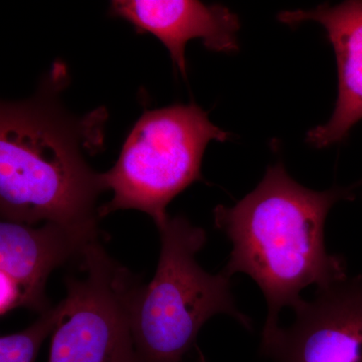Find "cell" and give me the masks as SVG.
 Returning <instances> with one entry per match:
<instances>
[{
  "instance_id": "obj_7",
  "label": "cell",
  "mask_w": 362,
  "mask_h": 362,
  "mask_svg": "<svg viewBox=\"0 0 362 362\" xmlns=\"http://www.w3.org/2000/svg\"><path fill=\"white\" fill-rule=\"evenodd\" d=\"M84 249L65 228L54 223L40 228L1 220L0 223V313L25 307L40 315L52 305L45 296L49 275Z\"/></svg>"
},
{
  "instance_id": "obj_8",
  "label": "cell",
  "mask_w": 362,
  "mask_h": 362,
  "mask_svg": "<svg viewBox=\"0 0 362 362\" xmlns=\"http://www.w3.org/2000/svg\"><path fill=\"white\" fill-rule=\"evenodd\" d=\"M110 13L160 40L185 78V47L189 40L201 39L206 49L216 52L239 49V18L218 4L206 6L192 0H115L111 2Z\"/></svg>"
},
{
  "instance_id": "obj_10",
  "label": "cell",
  "mask_w": 362,
  "mask_h": 362,
  "mask_svg": "<svg viewBox=\"0 0 362 362\" xmlns=\"http://www.w3.org/2000/svg\"><path fill=\"white\" fill-rule=\"evenodd\" d=\"M59 312V305L52 306L37 321L21 332L0 338V362H35L45 338L52 334Z\"/></svg>"
},
{
  "instance_id": "obj_9",
  "label": "cell",
  "mask_w": 362,
  "mask_h": 362,
  "mask_svg": "<svg viewBox=\"0 0 362 362\" xmlns=\"http://www.w3.org/2000/svg\"><path fill=\"white\" fill-rule=\"evenodd\" d=\"M278 18L289 25L315 21L325 28L337 59L338 97L330 120L309 131L307 142L323 148L341 141L362 120L361 0L323 4L311 11H283Z\"/></svg>"
},
{
  "instance_id": "obj_1",
  "label": "cell",
  "mask_w": 362,
  "mask_h": 362,
  "mask_svg": "<svg viewBox=\"0 0 362 362\" xmlns=\"http://www.w3.org/2000/svg\"><path fill=\"white\" fill-rule=\"evenodd\" d=\"M68 70L54 64L37 94L2 102L0 110V213L2 220L65 228L86 249L99 242L103 173L88 156L103 144L104 109L73 115L62 103Z\"/></svg>"
},
{
  "instance_id": "obj_4",
  "label": "cell",
  "mask_w": 362,
  "mask_h": 362,
  "mask_svg": "<svg viewBox=\"0 0 362 362\" xmlns=\"http://www.w3.org/2000/svg\"><path fill=\"white\" fill-rule=\"evenodd\" d=\"M228 138V133L194 103L145 111L126 138L115 165L103 173L105 187L113 197L99 207L100 216L136 209L161 228L169 218V202L202 180L209 143Z\"/></svg>"
},
{
  "instance_id": "obj_6",
  "label": "cell",
  "mask_w": 362,
  "mask_h": 362,
  "mask_svg": "<svg viewBox=\"0 0 362 362\" xmlns=\"http://www.w3.org/2000/svg\"><path fill=\"white\" fill-rule=\"evenodd\" d=\"M261 351L275 362H362V276L317 289Z\"/></svg>"
},
{
  "instance_id": "obj_2",
  "label": "cell",
  "mask_w": 362,
  "mask_h": 362,
  "mask_svg": "<svg viewBox=\"0 0 362 362\" xmlns=\"http://www.w3.org/2000/svg\"><path fill=\"white\" fill-rule=\"evenodd\" d=\"M361 185L316 192L293 180L277 163L235 206L214 209V225L233 245L223 271L230 277L247 274L266 298L262 343L282 328L281 312L296 308L304 289L311 285L322 289L349 277L342 257L326 250L324 226L331 207L354 199Z\"/></svg>"
},
{
  "instance_id": "obj_3",
  "label": "cell",
  "mask_w": 362,
  "mask_h": 362,
  "mask_svg": "<svg viewBox=\"0 0 362 362\" xmlns=\"http://www.w3.org/2000/svg\"><path fill=\"white\" fill-rule=\"evenodd\" d=\"M158 230L156 275L148 285H138L131 308L137 362H181L202 326L218 314L232 316L251 330V319L235 306L232 277L223 270L207 273L195 259L206 243L204 228L176 216Z\"/></svg>"
},
{
  "instance_id": "obj_5",
  "label": "cell",
  "mask_w": 362,
  "mask_h": 362,
  "mask_svg": "<svg viewBox=\"0 0 362 362\" xmlns=\"http://www.w3.org/2000/svg\"><path fill=\"white\" fill-rule=\"evenodd\" d=\"M84 277H66L49 362H137L131 308L140 284L100 242L80 259Z\"/></svg>"
}]
</instances>
